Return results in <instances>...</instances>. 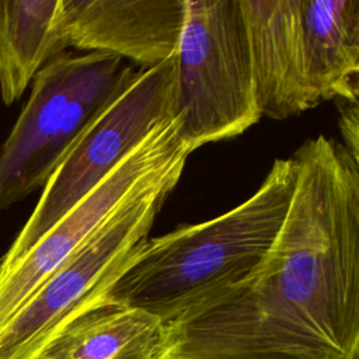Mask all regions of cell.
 <instances>
[{
    "label": "cell",
    "mask_w": 359,
    "mask_h": 359,
    "mask_svg": "<svg viewBox=\"0 0 359 359\" xmlns=\"http://www.w3.org/2000/svg\"><path fill=\"white\" fill-rule=\"evenodd\" d=\"M278 237L248 279L215 299L276 352H359V160L341 142L306 140Z\"/></svg>",
    "instance_id": "cell-1"
},
{
    "label": "cell",
    "mask_w": 359,
    "mask_h": 359,
    "mask_svg": "<svg viewBox=\"0 0 359 359\" xmlns=\"http://www.w3.org/2000/svg\"><path fill=\"white\" fill-rule=\"evenodd\" d=\"M60 0H0V97L20 100L36 73L66 52Z\"/></svg>",
    "instance_id": "cell-12"
},
{
    "label": "cell",
    "mask_w": 359,
    "mask_h": 359,
    "mask_svg": "<svg viewBox=\"0 0 359 359\" xmlns=\"http://www.w3.org/2000/svg\"><path fill=\"white\" fill-rule=\"evenodd\" d=\"M175 107L192 151L236 137L261 119L240 0H185Z\"/></svg>",
    "instance_id": "cell-4"
},
{
    "label": "cell",
    "mask_w": 359,
    "mask_h": 359,
    "mask_svg": "<svg viewBox=\"0 0 359 359\" xmlns=\"http://www.w3.org/2000/svg\"><path fill=\"white\" fill-rule=\"evenodd\" d=\"M261 116L286 119L317 107L307 72L300 0H240Z\"/></svg>",
    "instance_id": "cell-9"
},
{
    "label": "cell",
    "mask_w": 359,
    "mask_h": 359,
    "mask_svg": "<svg viewBox=\"0 0 359 359\" xmlns=\"http://www.w3.org/2000/svg\"><path fill=\"white\" fill-rule=\"evenodd\" d=\"M163 338L158 317L104 299L60 327L35 359H158Z\"/></svg>",
    "instance_id": "cell-10"
},
{
    "label": "cell",
    "mask_w": 359,
    "mask_h": 359,
    "mask_svg": "<svg viewBox=\"0 0 359 359\" xmlns=\"http://www.w3.org/2000/svg\"><path fill=\"white\" fill-rule=\"evenodd\" d=\"M185 0H60L67 48L101 52L143 69L175 56Z\"/></svg>",
    "instance_id": "cell-8"
},
{
    "label": "cell",
    "mask_w": 359,
    "mask_h": 359,
    "mask_svg": "<svg viewBox=\"0 0 359 359\" xmlns=\"http://www.w3.org/2000/svg\"><path fill=\"white\" fill-rule=\"evenodd\" d=\"M177 116L175 56L135 69L43 185L31 216L0 259L13 266L160 125Z\"/></svg>",
    "instance_id": "cell-5"
},
{
    "label": "cell",
    "mask_w": 359,
    "mask_h": 359,
    "mask_svg": "<svg viewBox=\"0 0 359 359\" xmlns=\"http://www.w3.org/2000/svg\"><path fill=\"white\" fill-rule=\"evenodd\" d=\"M300 13L314 97L358 101L359 0H300Z\"/></svg>",
    "instance_id": "cell-11"
},
{
    "label": "cell",
    "mask_w": 359,
    "mask_h": 359,
    "mask_svg": "<svg viewBox=\"0 0 359 359\" xmlns=\"http://www.w3.org/2000/svg\"><path fill=\"white\" fill-rule=\"evenodd\" d=\"M294 178L293 157L276 158L261 187L237 208L149 238L104 299L168 323L201 299L248 279L278 237Z\"/></svg>",
    "instance_id": "cell-2"
},
{
    "label": "cell",
    "mask_w": 359,
    "mask_h": 359,
    "mask_svg": "<svg viewBox=\"0 0 359 359\" xmlns=\"http://www.w3.org/2000/svg\"><path fill=\"white\" fill-rule=\"evenodd\" d=\"M181 174H172L115 213L0 328V359H35L49 338L104 300L149 240L153 223Z\"/></svg>",
    "instance_id": "cell-6"
},
{
    "label": "cell",
    "mask_w": 359,
    "mask_h": 359,
    "mask_svg": "<svg viewBox=\"0 0 359 359\" xmlns=\"http://www.w3.org/2000/svg\"><path fill=\"white\" fill-rule=\"evenodd\" d=\"M133 70L114 55L63 52L36 73L0 147V212L43 188Z\"/></svg>",
    "instance_id": "cell-3"
},
{
    "label": "cell",
    "mask_w": 359,
    "mask_h": 359,
    "mask_svg": "<svg viewBox=\"0 0 359 359\" xmlns=\"http://www.w3.org/2000/svg\"><path fill=\"white\" fill-rule=\"evenodd\" d=\"M191 153L178 116L154 129L13 266L0 273V328L125 205L164 178L182 174Z\"/></svg>",
    "instance_id": "cell-7"
},
{
    "label": "cell",
    "mask_w": 359,
    "mask_h": 359,
    "mask_svg": "<svg viewBox=\"0 0 359 359\" xmlns=\"http://www.w3.org/2000/svg\"><path fill=\"white\" fill-rule=\"evenodd\" d=\"M339 109V130L345 149L359 158V108L358 101H337Z\"/></svg>",
    "instance_id": "cell-13"
}]
</instances>
